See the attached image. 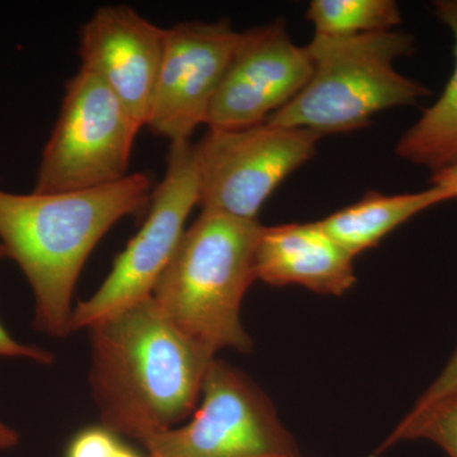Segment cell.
Wrapping results in <instances>:
<instances>
[{
	"label": "cell",
	"mask_w": 457,
	"mask_h": 457,
	"mask_svg": "<svg viewBox=\"0 0 457 457\" xmlns=\"http://www.w3.org/2000/svg\"><path fill=\"white\" fill-rule=\"evenodd\" d=\"M239 32L227 20L164 29L161 71L146 128L170 144L191 141L206 125Z\"/></svg>",
	"instance_id": "obj_10"
},
{
	"label": "cell",
	"mask_w": 457,
	"mask_h": 457,
	"mask_svg": "<svg viewBox=\"0 0 457 457\" xmlns=\"http://www.w3.org/2000/svg\"><path fill=\"white\" fill-rule=\"evenodd\" d=\"M435 12L455 38V69L441 97L403 135L395 149L399 158L432 173L457 163V2L435 3Z\"/></svg>",
	"instance_id": "obj_14"
},
{
	"label": "cell",
	"mask_w": 457,
	"mask_h": 457,
	"mask_svg": "<svg viewBox=\"0 0 457 457\" xmlns=\"http://www.w3.org/2000/svg\"><path fill=\"white\" fill-rule=\"evenodd\" d=\"M152 188L145 173L64 194L0 188V243L31 286L37 332L54 338L71 335V302L84 264L114 224L150 203Z\"/></svg>",
	"instance_id": "obj_2"
},
{
	"label": "cell",
	"mask_w": 457,
	"mask_h": 457,
	"mask_svg": "<svg viewBox=\"0 0 457 457\" xmlns=\"http://www.w3.org/2000/svg\"><path fill=\"white\" fill-rule=\"evenodd\" d=\"M113 457H141L137 451L130 449V447L126 446V445H121L119 451L114 453Z\"/></svg>",
	"instance_id": "obj_22"
},
{
	"label": "cell",
	"mask_w": 457,
	"mask_h": 457,
	"mask_svg": "<svg viewBox=\"0 0 457 457\" xmlns=\"http://www.w3.org/2000/svg\"><path fill=\"white\" fill-rule=\"evenodd\" d=\"M4 258H8L7 252L0 243V261L4 260ZM0 357L31 360L33 362L40 363V365H51L54 362V356L51 352L17 341L3 327L2 321H0Z\"/></svg>",
	"instance_id": "obj_19"
},
{
	"label": "cell",
	"mask_w": 457,
	"mask_h": 457,
	"mask_svg": "<svg viewBox=\"0 0 457 457\" xmlns=\"http://www.w3.org/2000/svg\"><path fill=\"white\" fill-rule=\"evenodd\" d=\"M198 206V177L191 141L170 144L167 171L150 198L143 227L117 255L104 284L75 306L71 333L152 296L179 248L189 213Z\"/></svg>",
	"instance_id": "obj_8"
},
{
	"label": "cell",
	"mask_w": 457,
	"mask_h": 457,
	"mask_svg": "<svg viewBox=\"0 0 457 457\" xmlns=\"http://www.w3.org/2000/svg\"><path fill=\"white\" fill-rule=\"evenodd\" d=\"M20 433L0 420V451H7L20 445Z\"/></svg>",
	"instance_id": "obj_21"
},
{
	"label": "cell",
	"mask_w": 457,
	"mask_h": 457,
	"mask_svg": "<svg viewBox=\"0 0 457 457\" xmlns=\"http://www.w3.org/2000/svg\"><path fill=\"white\" fill-rule=\"evenodd\" d=\"M262 230L258 220L203 210L153 290L165 317L213 354L227 348L253 350L240 311L258 279L255 254Z\"/></svg>",
	"instance_id": "obj_3"
},
{
	"label": "cell",
	"mask_w": 457,
	"mask_h": 457,
	"mask_svg": "<svg viewBox=\"0 0 457 457\" xmlns=\"http://www.w3.org/2000/svg\"><path fill=\"white\" fill-rule=\"evenodd\" d=\"M88 330L90 392L102 426L143 444L191 416L215 354L180 332L154 297Z\"/></svg>",
	"instance_id": "obj_1"
},
{
	"label": "cell",
	"mask_w": 457,
	"mask_h": 457,
	"mask_svg": "<svg viewBox=\"0 0 457 457\" xmlns=\"http://www.w3.org/2000/svg\"><path fill=\"white\" fill-rule=\"evenodd\" d=\"M429 183L433 187L442 189L449 201L457 200V163L432 173Z\"/></svg>",
	"instance_id": "obj_20"
},
{
	"label": "cell",
	"mask_w": 457,
	"mask_h": 457,
	"mask_svg": "<svg viewBox=\"0 0 457 457\" xmlns=\"http://www.w3.org/2000/svg\"><path fill=\"white\" fill-rule=\"evenodd\" d=\"M353 260L319 221L284 224L263 227L255 269L257 278L270 286L299 285L341 296L356 284Z\"/></svg>",
	"instance_id": "obj_12"
},
{
	"label": "cell",
	"mask_w": 457,
	"mask_h": 457,
	"mask_svg": "<svg viewBox=\"0 0 457 457\" xmlns=\"http://www.w3.org/2000/svg\"><path fill=\"white\" fill-rule=\"evenodd\" d=\"M140 130L112 90L79 69L65 84L33 194L88 191L126 179Z\"/></svg>",
	"instance_id": "obj_5"
},
{
	"label": "cell",
	"mask_w": 457,
	"mask_h": 457,
	"mask_svg": "<svg viewBox=\"0 0 457 457\" xmlns=\"http://www.w3.org/2000/svg\"><path fill=\"white\" fill-rule=\"evenodd\" d=\"M312 74L302 92L267 123L343 134L368 128L376 113L411 106L431 95L399 74L394 62L414 51L413 36L389 31L335 38L314 35L306 45Z\"/></svg>",
	"instance_id": "obj_4"
},
{
	"label": "cell",
	"mask_w": 457,
	"mask_h": 457,
	"mask_svg": "<svg viewBox=\"0 0 457 457\" xmlns=\"http://www.w3.org/2000/svg\"><path fill=\"white\" fill-rule=\"evenodd\" d=\"M191 420L144 441L146 457H300L270 400L251 378L213 360Z\"/></svg>",
	"instance_id": "obj_6"
},
{
	"label": "cell",
	"mask_w": 457,
	"mask_h": 457,
	"mask_svg": "<svg viewBox=\"0 0 457 457\" xmlns=\"http://www.w3.org/2000/svg\"><path fill=\"white\" fill-rule=\"evenodd\" d=\"M405 440H428L457 457V394L425 413L405 416L378 453Z\"/></svg>",
	"instance_id": "obj_16"
},
{
	"label": "cell",
	"mask_w": 457,
	"mask_h": 457,
	"mask_svg": "<svg viewBox=\"0 0 457 457\" xmlns=\"http://www.w3.org/2000/svg\"><path fill=\"white\" fill-rule=\"evenodd\" d=\"M306 20L315 35L347 38L394 31L402 13L393 0H312Z\"/></svg>",
	"instance_id": "obj_15"
},
{
	"label": "cell",
	"mask_w": 457,
	"mask_h": 457,
	"mask_svg": "<svg viewBox=\"0 0 457 457\" xmlns=\"http://www.w3.org/2000/svg\"><path fill=\"white\" fill-rule=\"evenodd\" d=\"M121 445L106 427H89L71 438L64 457H113Z\"/></svg>",
	"instance_id": "obj_17"
},
{
	"label": "cell",
	"mask_w": 457,
	"mask_h": 457,
	"mask_svg": "<svg viewBox=\"0 0 457 457\" xmlns=\"http://www.w3.org/2000/svg\"><path fill=\"white\" fill-rule=\"evenodd\" d=\"M164 29L130 5L98 8L79 32L80 69L102 80L146 128L161 71Z\"/></svg>",
	"instance_id": "obj_11"
},
{
	"label": "cell",
	"mask_w": 457,
	"mask_h": 457,
	"mask_svg": "<svg viewBox=\"0 0 457 457\" xmlns=\"http://www.w3.org/2000/svg\"><path fill=\"white\" fill-rule=\"evenodd\" d=\"M312 74L308 47L291 41L284 20L239 32L206 125L216 130L261 125L290 104Z\"/></svg>",
	"instance_id": "obj_9"
},
{
	"label": "cell",
	"mask_w": 457,
	"mask_h": 457,
	"mask_svg": "<svg viewBox=\"0 0 457 457\" xmlns=\"http://www.w3.org/2000/svg\"><path fill=\"white\" fill-rule=\"evenodd\" d=\"M321 137L267 122L239 130L210 129L195 145L198 206L257 220L276 188L314 156Z\"/></svg>",
	"instance_id": "obj_7"
},
{
	"label": "cell",
	"mask_w": 457,
	"mask_h": 457,
	"mask_svg": "<svg viewBox=\"0 0 457 457\" xmlns=\"http://www.w3.org/2000/svg\"><path fill=\"white\" fill-rule=\"evenodd\" d=\"M376 456H378V453H372V455H370V456H368V457H376Z\"/></svg>",
	"instance_id": "obj_23"
},
{
	"label": "cell",
	"mask_w": 457,
	"mask_h": 457,
	"mask_svg": "<svg viewBox=\"0 0 457 457\" xmlns=\"http://www.w3.org/2000/svg\"><path fill=\"white\" fill-rule=\"evenodd\" d=\"M457 394V348L431 386L420 395L407 416H418Z\"/></svg>",
	"instance_id": "obj_18"
},
{
	"label": "cell",
	"mask_w": 457,
	"mask_h": 457,
	"mask_svg": "<svg viewBox=\"0 0 457 457\" xmlns=\"http://www.w3.org/2000/svg\"><path fill=\"white\" fill-rule=\"evenodd\" d=\"M446 201V194L433 186L416 194L381 195L371 191L319 224L352 257H356L378 245L385 237L413 216Z\"/></svg>",
	"instance_id": "obj_13"
}]
</instances>
